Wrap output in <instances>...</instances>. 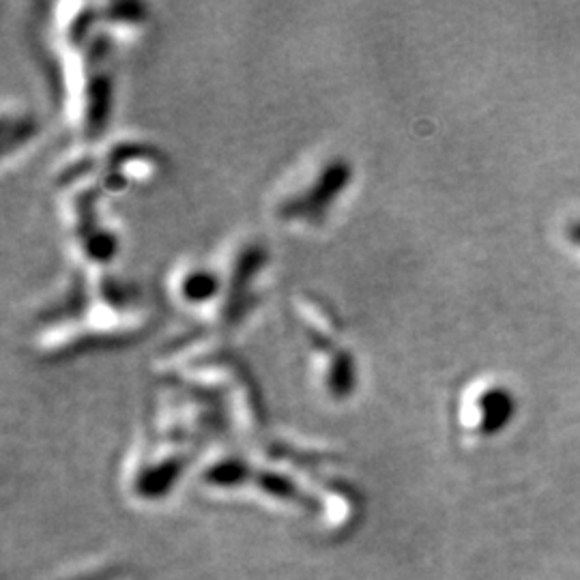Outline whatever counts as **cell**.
Instances as JSON below:
<instances>
[{"instance_id": "6da1fadb", "label": "cell", "mask_w": 580, "mask_h": 580, "mask_svg": "<svg viewBox=\"0 0 580 580\" xmlns=\"http://www.w3.org/2000/svg\"><path fill=\"white\" fill-rule=\"evenodd\" d=\"M479 408L484 411L479 428H481V433L493 435V433H499L508 424L509 417L514 413V400L509 396L508 390L495 387V390H488L481 396Z\"/></svg>"}, {"instance_id": "7a4b0ae2", "label": "cell", "mask_w": 580, "mask_h": 580, "mask_svg": "<svg viewBox=\"0 0 580 580\" xmlns=\"http://www.w3.org/2000/svg\"><path fill=\"white\" fill-rule=\"evenodd\" d=\"M570 237H572V241H574L577 246H580V221H577V224L570 228Z\"/></svg>"}]
</instances>
